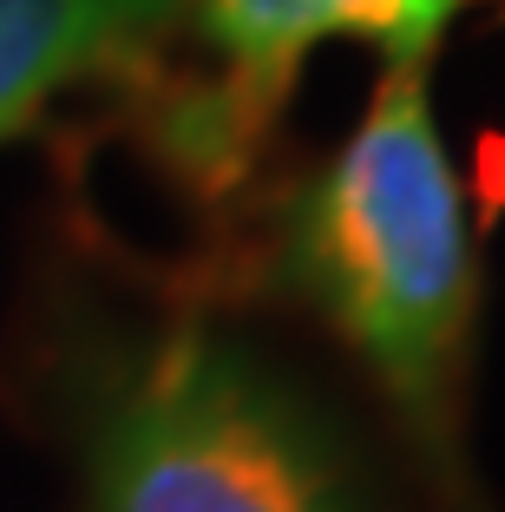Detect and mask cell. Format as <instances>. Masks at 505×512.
I'll return each instance as SVG.
<instances>
[{
	"instance_id": "1",
	"label": "cell",
	"mask_w": 505,
	"mask_h": 512,
	"mask_svg": "<svg viewBox=\"0 0 505 512\" xmlns=\"http://www.w3.org/2000/svg\"><path fill=\"white\" fill-rule=\"evenodd\" d=\"M276 270L361 355L414 434L440 447L473 335L479 263L420 66H381L361 125L296 184Z\"/></svg>"
},
{
	"instance_id": "2",
	"label": "cell",
	"mask_w": 505,
	"mask_h": 512,
	"mask_svg": "<svg viewBox=\"0 0 505 512\" xmlns=\"http://www.w3.org/2000/svg\"><path fill=\"white\" fill-rule=\"evenodd\" d=\"M79 453L92 512H368L315 401L217 329H171L105 368Z\"/></svg>"
},
{
	"instance_id": "3",
	"label": "cell",
	"mask_w": 505,
	"mask_h": 512,
	"mask_svg": "<svg viewBox=\"0 0 505 512\" xmlns=\"http://www.w3.org/2000/svg\"><path fill=\"white\" fill-rule=\"evenodd\" d=\"M466 0H191V40L210 79L178 92L158 119V145L178 171L230 184L289 106L302 66L328 40H368L381 66H420L440 53Z\"/></svg>"
},
{
	"instance_id": "4",
	"label": "cell",
	"mask_w": 505,
	"mask_h": 512,
	"mask_svg": "<svg viewBox=\"0 0 505 512\" xmlns=\"http://www.w3.org/2000/svg\"><path fill=\"white\" fill-rule=\"evenodd\" d=\"M191 0H0V145L79 79L125 73Z\"/></svg>"
}]
</instances>
